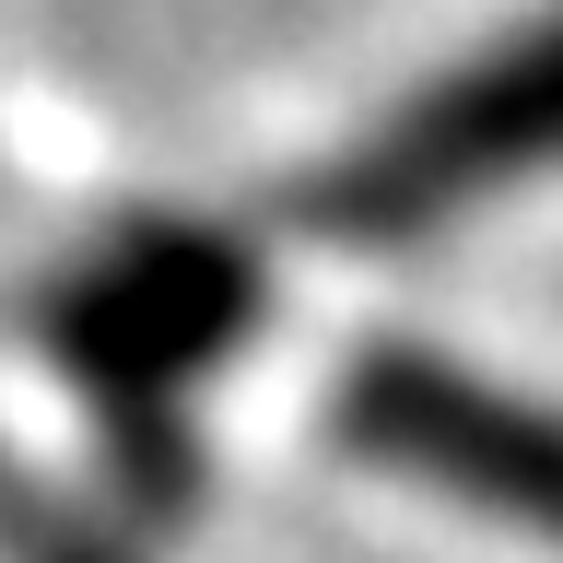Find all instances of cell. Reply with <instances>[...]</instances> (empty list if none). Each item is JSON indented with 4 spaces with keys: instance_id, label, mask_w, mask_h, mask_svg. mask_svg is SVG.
Listing matches in <instances>:
<instances>
[{
    "instance_id": "3",
    "label": "cell",
    "mask_w": 563,
    "mask_h": 563,
    "mask_svg": "<svg viewBox=\"0 0 563 563\" xmlns=\"http://www.w3.org/2000/svg\"><path fill=\"white\" fill-rule=\"evenodd\" d=\"M235 306H246L235 258H211V246H130V258H106L70 294V364L106 399V422H130L141 446L165 457V422L200 387V364L235 329Z\"/></svg>"
},
{
    "instance_id": "2",
    "label": "cell",
    "mask_w": 563,
    "mask_h": 563,
    "mask_svg": "<svg viewBox=\"0 0 563 563\" xmlns=\"http://www.w3.org/2000/svg\"><path fill=\"white\" fill-rule=\"evenodd\" d=\"M341 434L364 457H387L399 482L482 505L493 528L563 552V411L552 399H517V387L434 364V352H364L341 387Z\"/></svg>"
},
{
    "instance_id": "1",
    "label": "cell",
    "mask_w": 563,
    "mask_h": 563,
    "mask_svg": "<svg viewBox=\"0 0 563 563\" xmlns=\"http://www.w3.org/2000/svg\"><path fill=\"white\" fill-rule=\"evenodd\" d=\"M540 165H563V24H528L482 59H457L399 118L341 141L317 165L306 211L329 235H422V223H457V211L528 188Z\"/></svg>"
},
{
    "instance_id": "4",
    "label": "cell",
    "mask_w": 563,
    "mask_h": 563,
    "mask_svg": "<svg viewBox=\"0 0 563 563\" xmlns=\"http://www.w3.org/2000/svg\"><path fill=\"white\" fill-rule=\"evenodd\" d=\"M0 528H12L24 552H47V517H35V493L12 482V446H0Z\"/></svg>"
}]
</instances>
